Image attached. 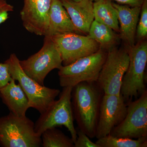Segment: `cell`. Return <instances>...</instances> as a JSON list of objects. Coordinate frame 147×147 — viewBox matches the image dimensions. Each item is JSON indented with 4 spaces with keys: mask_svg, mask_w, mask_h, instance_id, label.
Returning <instances> with one entry per match:
<instances>
[{
    "mask_svg": "<svg viewBox=\"0 0 147 147\" xmlns=\"http://www.w3.org/2000/svg\"><path fill=\"white\" fill-rule=\"evenodd\" d=\"M104 93L97 82H83L72 88L71 104L78 128L90 139L96 137L100 103Z\"/></svg>",
    "mask_w": 147,
    "mask_h": 147,
    "instance_id": "6da1fadb",
    "label": "cell"
},
{
    "mask_svg": "<svg viewBox=\"0 0 147 147\" xmlns=\"http://www.w3.org/2000/svg\"><path fill=\"white\" fill-rule=\"evenodd\" d=\"M129 60L123 78L120 94L126 103L147 90L145 70L147 62V42L145 39L128 47Z\"/></svg>",
    "mask_w": 147,
    "mask_h": 147,
    "instance_id": "7a4b0ae2",
    "label": "cell"
},
{
    "mask_svg": "<svg viewBox=\"0 0 147 147\" xmlns=\"http://www.w3.org/2000/svg\"><path fill=\"white\" fill-rule=\"evenodd\" d=\"M72 87H63L57 100H55L44 113L40 114L34 123V131L37 135L41 134L47 129L64 126L71 134L74 143L77 139V131L74 124L71 104Z\"/></svg>",
    "mask_w": 147,
    "mask_h": 147,
    "instance_id": "3957f363",
    "label": "cell"
},
{
    "mask_svg": "<svg viewBox=\"0 0 147 147\" xmlns=\"http://www.w3.org/2000/svg\"><path fill=\"white\" fill-rule=\"evenodd\" d=\"M19 61L13 53L5 63L8 65L11 78L18 81L26 95L30 108H34L42 114L55 101L60 91L40 85L29 77L21 68Z\"/></svg>",
    "mask_w": 147,
    "mask_h": 147,
    "instance_id": "277c9868",
    "label": "cell"
},
{
    "mask_svg": "<svg viewBox=\"0 0 147 147\" xmlns=\"http://www.w3.org/2000/svg\"><path fill=\"white\" fill-rule=\"evenodd\" d=\"M0 144L5 147H39L42 140L31 120L10 113L0 119Z\"/></svg>",
    "mask_w": 147,
    "mask_h": 147,
    "instance_id": "5b68a950",
    "label": "cell"
},
{
    "mask_svg": "<svg viewBox=\"0 0 147 147\" xmlns=\"http://www.w3.org/2000/svg\"><path fill=\"white\" fill-rule=\"evenodd\" d=\"M107 52L100 48L92 55L68 65L62 66L58 71L61 86L73 88L81 82H97Z\"/></svg>",
    "mask_w": 147,
    "mask_h": 147,
    "instance_id": "8992f818",
    "label": "cell"
},
{
    "mask_svg": "<svg viewBox=\"0 0 147 147\" xmlns=\"http://www.w3.org/2000/svg\"><path fill=\"white\" fill-rule=\"evenodd\" d=\"M19 63L28 76L42 86H44L45 77L50 71L63 65L57 46L48 36H45L43 46L38 52L27 59L19 61Z\"/></svg>",
    "mask_w": 147,
    "mask_h": 147,
    "instance_id": "52a82bcc",
    "label": "cell"
},
{
    "mask_svg": "<svg viewBox=\"0 0 147 147\" xmlns=\"http://www.w3.org/2000/svg\"><path fill=\"white\" fill-rule=\"evenodd\" d=\"M129 55L127 46L113 47L107 52L97 82L105 94H120L122 81L126 72Z\"/></svg>",
    "mask_w": 147,
    "mask_h": 147,
    "instance_id": "ba28073f",
    "label": "cell"
},
{
    "mask_svg": "<svg viewBox=\"0 0 147 147\" xmlns=\"http://www.w3.org/2000/svg\"><path fill=\"white\" fill-rule=\"evenodd\" d=\"M127 105L126 116L109 134L131 139L147 137V90L136 100L127 102Z\"/></svg>",
    "mask_w": 147,
    "mask_h": 147,
    "instance_id": "9c48e42d",
    "label": "cell"
},
{
    "mask_svg": "<svg viewBox=\"0 0 147 147\" xmlns=\"http://www.w3.org/2000/svg\"><path fill=\"white\" fill-rule=\"evenodd\" d=\"M51 37L61 53L64 66L92 55L100 49L99 44L88 35L84 36L74 33H66Z\"/></svg>",
    "mask_w": 147,
    "mask_h": 147,
    "instance_id": "30bf717a",
    "label": "cell"
},
{
    "mask_svg": "<svg viewBox=\"0 0 147 147\" xmlns=\"http://www.w3.org/2000/svg\"><path fill=\"white\" fill-rule=\"evenodd\" d=\"M127 105L121 94H104L100 103L96 138L107 136L123 121Z\"/></svg>",
    "mask_w": 147,
    "mask_h": 147,
    "instance_id": "8fae6325",
    "label": "cell"
},
{
    "mask_svg": "<svg viewBox=\"0 0 147 147\" xmlns=\"http://www.w3.org/2000/svg\"><path fill=\"white\" fill-rule=\"evenodd\" d=\"M20 13L23 26L27 31L37 35L45 36L49 24L53 0H24Z\"/></svg>",
    "mask_w": 147,
    "mask_h": 147,
    "instance_id": "7c38bea8",
    "label": "cell"
},
{
    "mask_svg": "<svg viewBox=\"0 0 147 147\" xmlns=\"http://www.w3.org/2000/svg\"><path fill=\"white\" fill-rule=\"evenodd\" d=\"M118 13L120 38L128 47L134 46L142 7H130L113 3Z\"/></svg>",
    "mask_w": 147,
    "mask_h": 147,
    "instance_id": "4fadbf2b",
    "label": "cell"
},
{
    "mask_svg": "<svg viewBox=\"0 0 147 147\" xmlns=\"http://www.w3.org/2000/svg\"><path fill=\"white\" fill-rule=\"evenodd\" d=\"M76 28L82 34L88 35L94 20L93 2L90 0H60Z\"/></svg>",
    "mask_w": 147,
    "mask_h": 147,
    "instance_id": "5bb4252c",
    "label": "cell"
},
{
    "mask_svg": "<svg viewBox=\"0 0 147 147\" xmlns=\"http://www.w3.org/2000/svg\"><path fill=\"white\" fill-rule=\"evenodd\" d=\"M66 33L82 34L73 25L60 0H53L49 13L48 30L45 36L52 37Z\"/></svg>",
    "mask_w": 147,
    "mask_h": 147,
    "instance_id": "9a60e30c",
    "label": "cell"
},
{
    "mask_svg": "<svg viewBox=\"0 0 147 147\" xmlns=\"http://www.w3.org/2000/svg\"><path fill=\"white\" fill-rule=\"evenodd\" d=\"M12 80L0 90V96L10 113L19 117L26 116L30 108L28 99L19 84Z\"/></svg>",
    "mask_w": 147,
    "mask_h": 147,
    "instance_id": "2e32d148",
    "label": "cell"
},
{
    "mask_svg": "<svg viewBox=\"0 0 147 147\" xmlns=\"http://www.w3.org/2000/svg\"><path fill=\"white\" fill-rule=\"evenodd\" d=\"M88 35L99 44L100 49L107 52L116 47L120 39L113 29L94 20Z\"/></svg>",
    "mask_w": 147,
    "mask_h": 147,
    "instance_id": "e0dca14e",
    "label": "cell"
},
{
    "mask_svg": "<svg viewBox=\"0 0 147 147\" xmlns=\"http://www.w3.org/2000/svg\"><path fill=\"white\" fill-rule=\"evenodd\" d=\"M94 20L119 31L118 13L111 0H98L93 3Z\"/></svg>",
    "mask_w": 147,
    "mask_h": 147,
    "instance_id": "ac0fdd59",
    "label": "cell"
},
{
    "mask_svg": "<svg viewBox=\"0 0 147 147\" xmlns=\"http://www.w3.org/2000/svg\"><path fill=\"white\" fill-rule=\"evenodd\" d=\"M43 147H74L71 138L56 127L47 129L41 136Z\"/></svg>",
    "mask_w": 147,
    "mask_h": 147,
    "instance_id": "d6986e66",
    "label": "cell"
},
{
    "mask_svg": "<svg viewBox=\"0 0 147 147\" xmlns=\"http://www.w3.org/2000/svg\"><path fill=\"white\" fill-rule=\"evenodd\" d=\"M99 147H147V137L131 139L113 137L110 134L97 139Z\"/></svg>",
    "mask_w": 147,
    "mask_h": 147,
    "instance_id": "ffe728a7",
    "label": "cell"
},
{
    "mask_svg": "<svg viewBox=\"0 0 147 147\" xmlns=\"http://www.w3.org/2000/svg\"><path fill=\"white\" fill-rule=\"evenodd\" d=\"M140 17L137 24L136 38L138 41L145 39L147 35V1L144 0L141 7Z\"/></svg>",
    "mask_w": 147,
    "mask_h": 147,
    "instance_id": "44dd1931",
    "label": "cell"
},
{
    "mask_svg": "<svg viewBox=\"0 0 147 147\" xmlns=\"http://www.w3.org/2000/svg\"><path fill=\"white\" fill-rule=\"evenodd\" d=\"M76 131L77 137L74 143V147H99L96 143L91 141L89 137L79 129Z\"/></svg>",
    "mask_w": 147,
    "mask_h": 147,
    "instance_id": "7402d4cb",
    "label": "cell"
},
{
    "mask_svg": "<svg viewBox=\"0 0 147 147\" xmlns=\"http://www.w3.org/2000/svg\"><path fill=\"white\" fill-rule=\"evenodd\" d=\"M12 79L7 64L0 63V90L6 86Z\"/></svg>",
    "mask_w": 147,
    "mask_h": 147,
    "instance_id": "603a6c76",
    "label": "cell"
},
{
    "mask_svg": "<svg viewBox=\"0 0 147 147\" xmlns=\"http://www.w3.org/2000/svg\"><path fill=\"white\" fill-rule=\"evenodd\" d=\"M13 11V6L8 3L6 0H0V25L8 19L9 12Z\"/></svg>",
    "mask_w": 147,
    "mask_h": 147,
    "instance_id": "cb8c5ba5",
    "label": "cell"
},
{
    "mask_svg": "<svg viewBox=\"0 0 147 147\" xmlns=\"http://www.w3.org/2000/svg\"><path fill=\"white\" fill-rule=\"evenodd\" d=\"M115 1L121 5L130 7H142L144 0H111Z\"/></svg>",
    "mask_w": 147,
    "mask_h": 147,
    "instance_id": "d4e9b609",
    "label": "cell"
},
{
    "mask_svg": "<svg viewBox=\"0 0 147 147\" xmlns=\"http://www.w3.org/2000/svg\"><path fill=\"white\" fill-rule=\"evenodd\" d=\"M72 1H74L78 2L80 1H81V0H72Z\"/></svg>",
    "mask_w": 147,
    "mask_h": 147,
    "instance_id": "484cf974",
    "label": "cell"
},
{
    "mask_svg": "<svg viewBox=\"0 0 147 147\" xmlns=\"http://www.w3.org/2000/svg\"><path fill=\"white\" fill-rule=\"evenodd\" d=\"M90 1H92V2H95L96 1H98V0H90Z\"/></svg>",
    "mask_w": 147,
    "mask_h": 147,
    "instance_id": "4316f807",
    "label": "cell"
}]
</instances>
